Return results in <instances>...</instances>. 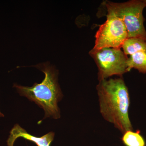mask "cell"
<instances>
[{"instance_id":"obj_3","label":"cell","mask_w":146,"mask_h":146,"mask_svg":"<svg viewBox=\"0 0 146 146\" xmlns=\"http://www.w3.org/2000/svg\"><path fill=\"white\" fill-rule=\"evenodd\" d=\"M107 14L114 15L122 20L127 32V38L136 37L146 40L143 11L146 0H133L124 3L106 1L103 3Z\"/></svg>"},{"instance_id":"obj_8","label":"cell","mask_w":146,"mask_h":146,"mask_svg":"<svg viewBox=\"0 0 146 146\" xmlns=\"http://www.w3.org/2000/svg\"><path fill=\"white\" fill-rule=\"evenodd\" d=\"M127 64L128 72L134 68L140 72L146 73V52H140L131 55L128 58Z\"/></svg>"},{"instance_id":"obj_1","label":"cell","mask_w":146,"mask_h":146,"mask_svg":"<svg viewBox=\"0 0 146 146\" xmlns=\"http://www.w3.org/2000/svg\"><path fill=\"white\" fill-rule=\"evenodd\" d=\"M100 111L121 133L133 130L129 117L130 98L122 77L99 81L97 86Z\"/></svg>"},{"instance_id":"obj_9","label":"cell","mask_w":146,"mask_h":146,"mask_svg":"<svg viewBox=\"0 0 146 146\" xmlns=\"http://www.w3.org/2000/svg\"><path fill=\"white\" fill-rule=\"evenodd\" d=\"M121 140L125 146H146L145 141L139 130L125 131L123 133Z\"/></svg>"},{"instance_id":"obj_7","label":"cell","mask_w":146,"mask_h":146,"mask_svg":"<svg viewBox=\"0 0 146 146\" xmlns=\"http://www.w3.org/2000/svg\"><path fill=\"white\" fill-rule=\"evenodd\" d=\"M121 48L126 55H131L140 52H146V40L136 37L127 38L125 40Z\"/></svg>"},{"instance_id":"obj_4","label":"cell","mask_w":146,"mask_h":146,"mask_svg":"<svg viewBox=\"0 0 146 146\" xmlns=\"http://www.w3.org/2000/svg\"><path fill=\"white\" fill-rule=\"evenodd\" d=\"M89 54L94 58L98 67L99 81L107 79L113 75L122 77L123 74L128 72L127 55L121 48L92 49Z\"/></svg>"},{"instance_id":"obj_2","label":"cell","mask_w":146,"mask_h":146,"mask_svg":"<svg viewBox=\"0 0 146 146\" xmlns=\"http://www.w3.org/2000/svg\"><path fill=\"white\" fill-rule=\"evenodd\" d=\"M36 67L45 74L44 79L41 83H35L31 87L14 84L13 87L21 96L26 97L44 109V119L50 117L59 119L60 112L58 104L63 94L58 82V71L48 63L38 64Z\"/></svg>"},{"instance_id":"obj_10","label":"cell","mask_w":146,"mask_h":146,"mask_svg":"<svg viewBox=\"0 0 146 146\" xmlns=\"http://www.w3.org/2000/svg\"><path fill=\"white\" fill-rule=\"evenodd\" d=\"M4 116V115L3 114V113L1 112V111H0V117H3Z\"/></svg>"},{"instance_id":"obj_6","label":"cell","mask_w":146,"mask_h":146,"mask_svg":"<svg viewBox=\"0 0 146 146\" xmlns=\"http://www.w3.org/2000/svg\"><path fill=\"white\" fill-rule=\"evenodd\" d=\"M54 135V132L51 131L41 137H36L28 133L26 130L17 124L11 130L7 143V146H13L16 139L23 138L33 142L37 146H50L53 141Z\"/></svg>"},{"instance_id":"obj_5","label":"cell","mask_w":146,"mask_h":146,"mask_svg":"<svg viewBox=\"0 0 146 146\" xmlns=\"http://www.w3.org/2000/svg\"><path fill=\"white\" fill-rule=\"evenodd\" d=\"M106 15L107 19L100 26L96 33L95 46L92 49L121 48L125 40L127 38V31L122 20L114 15Z\"/></svg>"}]
</instances>
